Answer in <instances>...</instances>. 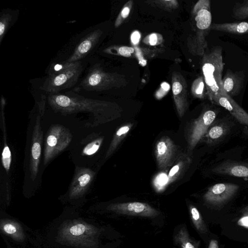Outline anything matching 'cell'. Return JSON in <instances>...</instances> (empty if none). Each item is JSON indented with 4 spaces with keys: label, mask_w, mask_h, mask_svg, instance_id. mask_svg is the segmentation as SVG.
<instances>
[{
    "label": "cell",
    "mask_w": 248,
    "mask_h": 248,
    "mask_svg": "<svg viewBox=\"0 0 248 248\" xmlns=\"http://www.w3.org/2000/svg\"><path fill=\"white\" fill-rule=\"evenodd\" d=\"M48 102L53 109L62 114L91 112L103 122L119 117L122 111L116 104L86 98L72 93L65 94H49Z\"/></svg>",
    "instance_id": "6da1fadb"
},
{
    "label": "cell",
    "mask_w": 248,
    "mask_h": 248,
    "mask_svg": "<svg viewBox=\"0 0 248 248\" xmlns=\"http://www.w3.org/2000/svg\"><path fill=\"white\" fill-rule=\"evenodd\" d=\"M192 15L197 30L190 39L189 50L194 55H203L207 47L205 37L211 31L212 25L210 0H199L193 7Z\"/></svg>",
    "instance_id": "7a4b0ae2"
},
{
    "label": "cell",
    "mask_w": 248,
    "mask_h": 248,
    "mask_svg": "<svg viewBox=\"0 0 248 248\" xmlns=\"http://www.w3.org/2000/svg\"><path fill=\"white\" fill-rule=\"evenodd\" d=\"M222 52V47L216 46L210 50L205 51L202 55V69L206 93L209 98L221 90L222 72L224 67Z\"/></svg>",
    "instance_id": "3957f363"
},
{
    "label": "cell",
    "mask_w": 248,
    "mask_h": 248,
    "mask_svg": "<svg viewBox=\"0 0 248 248\" xmlns=\"http://www.w3.org/2000/svg\"><path fill=\"white\" fill-rule=\"evenodd\" d=\"M82 71L81 61L64 62L58 70L49 74L40 89L52 93L73 87L77 82Z\"/></svg>",
    "instance_id": "277c9868"
},
{
    "label": "cell",
    "mask_w": 248,
    "mask_h": 248,
    "mask_svg": "<svg viewBox=\"0 0 248 248\" xmlns=\"http://www.w3.org/2000/svg\"><path fill=\"white\" fill-rule=\"evenodd\" d=\"M124 77L117 73L104 71L95 66L91 69L79 84L81 89L88 91H100L125 85Z\"/></svg>",
    "instance_id": "5b68a950"
},
{
    "label": "cell",
    "mask_w": 248,
    "mask_h": 248,
    "mask_svg": "<svg viewBox=\"0 0 248 248\" xmlns=\"http://www.w3.org/2000/svg\"><path fill=\"white\" fill-rule=\"evenodd\" d=\"M72 135L65 127L55 125L50 127L47 134L44 154V163L50 161L64 150L69 144Z\"/></svg>",
    "instance_id": "8992f818"
},
{
    "label": "cell",
    "mask_w": 248,
    "mask_h": 248,
    "mask_svg": "<svg viewBox=\"0 0 248 248\" xmlns=\"http://www.w3.org/2000/svg\"><path fill=\"white\" fill-rule=\"evenodd\" d=\"M216 117L214 110L208 109L202 112L190 124L187 132V150L191 152L200 140L203 137Z\"/></svg>",
    "instance_id": "52a82bcc"
},
{
    "label": "cell",
    "mask_w": 248,
    "mask_h": 248,
    "mask_svg": "<svg viewBox=\"0 0 248 248\" xmlns=\"http://www.w3.org/2000/svg\"><path fill=\"white\" fill-rule=\"evenodd\" d=\"M180 153L177 146L169 137L165 136L159 139L155 148L158 169L162 170L172 166Z\"/></svg>",
    "instance_id": "ba28073f"
},
{
    "label": "cell",
    "mask_w": 248,
    "mask_h": 248,
    "mask_svg": "<svg viewBox=\"0 0 248 248\" xmlns=\"http://www.w3.org/2000/svg\"><path fill=\"white\" fill-rule=\"evenodd\" d=\"M171 81L174 104L179 117L182 118L188 107L187 84L182 75L176 71L172 73Z\"/></svg>",
    "instance_id": "9c48e42d"
},
{
    "label": "cell",
    "mask_w": 248,
    "mask_h": 248,
    "mask_svg": "<svg viewBox=\"0 0 248 248\" xmlns=\"http://www.w3.org/2000/svg\"><path fill=\"white\" fill-rule=\"evenodd\" d=\"M109 209L117 214L155 217L160 213L150 204L141 202L117 203L110 205Z\"/></svg>",
    "instance_id": "30bf717a"
},
{
    "label": "cell",
    "mask_w": 248,
    "mask_h": 248,
    "mask_svg": "<svg viewBox=\"0 0 248 248\" xmlns=\"http://www.w3.org/2000/svg\"><path fill=\"white\" fill-rule=\"evenodd\" d=\"M238 188V186L234 184H217L209 187L204 195V199L213 204L223 203L232 198Z\"/></svg>",
    "instance_id": "8fae6325"
},
{
    "label": "cell",
    "mask_w": 248,
    "mask_h": 248,
    "mask_svg": "<svg viewBox=\"0 0 248 248\" xmlns=\"http://www.w3.org/2000/svg\"><path fill=\"white\" fill-rule=\"evenodd\" d=\"M210 100L226 109L240 123L248 125V114L221 89Z\"/></svg>",
    "instance_id": "7c38bea8"
},
{
    "label": "cell",
    "mask_w": 248,
    "mask_h": 248,
    "mask_svg": "<svg viewBox=\"0 0 248 248\" xmlns=\"http://www.w3.org/2000/svg\"><path fill=\"white\" fill-rule=\"evenodd\" d=\"M42 140L43 132L40 125V117L38 116L34 127L31 140L30 169L32 180L35 178L38 171Z\"/></svg>",
    "instance_id": "4fadbf2b"
},
{
    "label": "cell",
    "mask_w": 248,
    "mask_h": 248,
    "mask_svg": "<svg viewBox=\"0 0 248 248\" xmlns=\"http://www.w3.org/2000/svg\"><path fill=\"white\" fill-rule=\"evenodd\" d=\"M103 33L100 29L94 30L85 36L77 45L73 53L65 61L72 62L80 61L95 46Z\"/></svg>",
    "instance_id": "5bb4252c"
},
{
    "label": "cell",
    "mask_w": 248,
    "mask_h": 248,
    "mask_svg": "<svg viewBox=\"0 0 248 248\" xmlns=\"http://www.w3.org/2000/svg\"><path fill=\"white\" fill-rule=\"evenodd\" d=\"M245 75L243 71L232 72L228 70L222 78L221 88L229 96L237 95L244 87Z\"/></svg>",
    "instance_id": "9a60e30c"
},
{
    "label": "cell",
    "mask_w": 248,
    "mask_h": 248,
    "mask_svg": "<svg viewBox=\"0 0 248 248\" xmlns=\"http://www.w3.org/2000/svg\"><path fill=\"white\" fill-rule=\"evenodd\" d=\"M94 176V172L88 169H79L76 172L70 185V192L76 196L85 191L90 186Z\"/></svg>",
    "instance_id": "2e32d148"
},
{
    "label": "cell",
    "mask_w": 248,
    "mask_h": 248,
    "mask_svg": "<svg viewBox=\"0 0 248 248\" xmlns=\"http://www.w3.org/2000/svg\"><path fill=\"white\" fill-rule=\"evenodd\" d=\"M215 173L248 178V163L227 161L213 169Z\"/></svg>",
    "instance_id": "e0dca14e"
},
{
    "label": "cell",
    "mask_w": 248,
    "mask_h": 248,
    "mask_svg": "<svg viewBox=\"0 0 248 248\" xmlns=\"http://www.w3.org/2000/svg\"><path fill=\"white\" fill-rule=\"evenodd\" d=\"M191 163V158L187 154L180 153L169 171L168 184L174 182L183 176Z\"/></svg>",
    "instance_id": "ac0fdd59"
},
{
    "label": "cell",
    "mask_w": 248,
    "mask_h": 248,
    "mask_svg": "<svg viewBox=\"0 0 248 248\" xmlns=\"http://www.w3.org/2000/svg\"><path fill=\"white\" fill-rule=\"evenodd\" d=\"M210 29L235 34H246L248 33V22L213 23L211 26Z\"/></svg>",
    "instance_id": "d6986e66"
},
{
    "label": "cell",
    "mask_w": 248,
    "mask_h": 248,
    "mask_svg": "<svg viewBox=\"0 0 248 248\" xmlns=\"http://www.w3.org/2000/svg\"><path fill=\"white\" fill-rule=\"evenodd\" d=\"M133 126V124L127 123L120 128L115 133L106 153V158L109 157L113 153L121 141L126 137Z\"/></svg>",
    "instance_id": "ffe728a7"
},
{
    "label": "cell",
    "mask_w": 248,
    "mask_h": 248,
    "mask_svg": "<svg viewBox=\"0 0 248 248\" xmlns=\"http://www.w3.org/2000/svg\"><path fill=\"white\" fill-rule=\"evenodd\" d=\"M228 130V126L224 123H218L211 125L205 135L207 141L213 143L221 140L226 135Z\"/></svg>",
    "instance_id": "44dd1931"
},
{
    "label": "cell",
    "mask_w": 248,
    "mask_h": 248,
    "mask_svg": "<svg viewBox=\"0 0 248 248\" xmlns=\"http://www.w3.org/2000/svg\"><path fill=\"white\" fill-rule=\"evenodd\" d=\"M174 242L181 248H197L185 227H182L176 234Z\"/></svg>",
    "instance_id": "7402d4cb"
},
{
    "label": "cell",
    "mask_w": 248,
    "mask_h": 248,
    "mask_svg": "<svg viewBox=\"0 0 248 248\" xmlns=\"http://www.w3.org/2000/svg\"><path fill=\"white\" fill-rule=\"evenodd\" d=\"M189 211L191 220L196 229L202 233L205 232L207 231L205 224L197 208L190 205Z\"/></svg>",
    "instance_id": "603a6c76"
},
{
    "label": "cell",
    "mask_w": 248,
    "mask_h": 248,
    "mask_svg": "<svg viewBox=\"0 0 248 248\" xmlns=\"http://www.w3.org/2000/svg\"><path fill=\"white\" fill-rule=\"evenodd\" d=\"M104 52L110 54L120 55L124 57H131L135 55L134 47L127 46H111L106 48Z\"/></svg>",
    "instance_id": "cb8c5ba5"
},
{
    "label": "cell",
    "mask_w": 248,
    "mask_h": 248,
    "mask_svg": "<svg viewBox=\"0 0 248 248\" xmlns=\"http://www.w3.org/2000/svg\"><path fill=\"white\" fill-rule=\"evenodd\" d=\"M205 83L204 77L200 76L195 79L191 85V92L196 98L202 99L205 96Z\"/></svg>",
    "instance_id": "d4e9b609"
},
{
    "label": "cell",
    "mask_w": 248,
    "mask_h": 248,
    "mask_svg": "<svg viewBox=\"0 0 248 248\" xmlns=\"http://www.w3.org/2000/svg\"><path fill=\"white\" fill-rule=\"evenodd\" d=\"M232 16L238 20L248 18V0L237 2L232 10Z\"/></svg>",
    "instance_id": "484cf974"
},
{
    "label": "cell",
    "mask_w": 248,
    "mask_h": 248,
    "mask_svg": "<svg viewBox=\"0 0 248 248\" xmlns=\"http://www.w3.org/2000/svg\"><path fill=\"white\" fill-rule=\"evenodd\" d=\"M146 2L150 5L159 7L167 11L175 9L179 6L178 2L176 0H156L147 1Z\"/></svg>",
    "instance_id": "4316f807"
},
{
    "label": "cell",
    "mask_w": 248,
    "mask_h": 248,
    "mask_svg": "<svg viewBox=\"0 0 248 248\" xmlns=\"http://www.w3.org/2000/svg\"><path fill=\"white\" fill-rule=\"evenodd\" d=\"M12 20V15L9 13H4L0 18V44L8 31Z\"/></svg>",
    "instance_id": "83f0119b"
},
{
    "label": "cell",
    "mask_w": 248,
    "mask_h": 248,
    "mask_svg": "<svg viewBox=\"0 0 248 248\" xmlns=\"http://www.w3.org/2000/svg\"><path fill=\"white\" fill-rule=\"evenodd\" d=\"M133 5V1L129 0L123 6L115 22V27H119L128 16Z\"/></svg>",
    "instance_id": "f1b7e54d"
},
{
    "label": "cell",
    "mask_w": 248,
    "mask_h": 248,
    "mask_svg": "<svg viewBox=\"0 0 248 248\" xmlns=\"http://www.w3.org/2000/svg\"><path fill=\"white\" fill-rule=\"evenodd\" d=\"M103 140V138H99L88 143L83 149V153L87 155L95 153L100 147Z\"/></svg>",
    "instance_id": "f546056e"
},
{
    "label": "cell",
    "mask_w": 248,
    "mask_h": 248,
    "mask_svg": "<svg viewBox=\"0 0 248 248\" xmlns=\"http://www.w3.org/2000/svg\"><path fill=\"white\" fill-rule=\"evenodd\" d=\"M163 41L161 34L158 33H152L147 35L143 40V42L150 46H155L161 44Z\"/></svg>",
    "instance_id": "4dcf8cb0"
},
{
    "label": "cell",
    "mask_w": 248,
    "mask_h": 248,
    "mask_svg": "<svg viewBox=\"0 0 248 248\" xmlns=\"http://www.w3.org/2000/svg\"><path fill=\"white\" fill-rule=\"evenodd\" d=\"M11 153L9 147L5 144L2 153V163L6 171L8 172L11 163Z\"/></svg>",
    "instance_id": "1f68e13d"
},
{
    "label": "cell",
    "mask_w": 248,
    "mask_h": 248,
    "mask_svg": "<svg viewBox=\"0 0 248 248\" xmlns=\"http://www.w3.org/2000/svg\"><path fill=\"white\" fill-rule=\"evenodd\" d=\"M170 89V85L166 82H162L155 93L156 99H160L165 96Z\"/></svg>",
    "instance_id": "d6a6232c"
},
{
    "label": "cell",
    "mask_w": 248,
    "mask_h": 248,
    "mask_svg": "<svg viewBox=\"0 0 248 248\" xmlns=\"http://www.w3.org/2000/svg\"><path fill=\"white\" fill-rule=\"evenodd\" d=\"M85 231V226L82 224L74 225L70 228V232L74 235H80L82 234Z\"/></svg>",
    "instance_id": "836d02e7"
},
{
    "label": "cell",
    "mask_w": 248,
    "mask_h": 248,
    "mask_svg": "<svg viewBox=\"0 0 248 248\" xmlns=\"http://www.w3.org/2000/svg\"><path fill=\"white\" fill-rule=\"evenodd\" d=\"M141 35L138 31H134L131 34L130 40L133 45L136 46L140 42Z\"/></svg>",
    "instance_id": "e575fe53"
},
{
    "label": "cell",
    "mask_w": 248,
    "mask_h": 248,
    "mask_svg": "<svg viewBox=\"0 0 248 248\" xmlns=\"http://www.w3.org/2000/svg\"><path fill=\"white\" fill-rule=\"evenodd\" d=\"M3 228L4 231L9 234H13L16 232V227L10 224H7L5 225Z\"/></svg>",
    "instance_id": "d590c367"
},
{
    "label": "cell",
    "mask_w": 248,
    "mask_h": 248,
    "mask_svg": "<svg viewBox=\"0 0 248 248\" xmlns=\"http://www.w3.org/2000/svg\"><path fill=\"white\" fill-rule=\"evenodd\" d=\"M240 225L245 226H248V217L242 218L239 221Z\"/></svg>",
    "instance_id": "8d00e7d4"
},
{
    "label": "cell",
    "mask_w": 248,
    "mask_h": 248,
    "mask_svg": "<svg viewBox=\"0 0 248 248\" xmlns=\"http://www.w3.org/2000/svg\"><path fill=\"white\" fill-rule=\"evenodd\" d=\"M208 248H218L217 241L215 240L211 241Z\"/></svg>",
    "instance_id": "74e56055"
}]
</instances>
